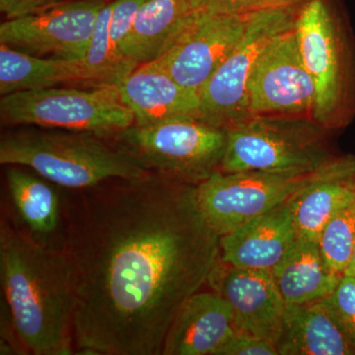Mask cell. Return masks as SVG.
<instances>
[{
    "label": "cell",
    "mask_w": 355,
    "mask_h": 355,
    "mask_svg": "<svg viewBox=\"0 0 355 355\" xmlns=\"http://www.w3.org/2000/svg\"><path fill=\"white\" fill-rule=\"evenodd\" d=\"M315 103L316 88L301 57L293 27L273 38L254 64L248 88L250 116L312 118Z\"/></svg>",
    "instance_id": "8fae6325"
},
{
    "label": "cell",
    "mask_w": 355,
    "mask_h": 355,
    "mask_svg": "<svg viewBox=\"0 0 355 355\" xmlns=\"http://www.w3.org/2000/svg\"><path fill=\"white\" fill-rule=\"evenodd\" d=\"M312 173L217 171L196 186V200L205 222L221 237L288 200Z\"/></svg>",
    "instance_id": "9c48e42d"
},
{
    "label": "cell",
    "mask_w": 355,
    "mask_h": 355,
    "mask_svg": "<svg viewBox=\"0 0 355 355\" xmlns=\"http://www.w3.org/2000/svg\"><path fill=\"white\" fill-rule=\"evenodd\" d=\"M318 241L327 268L345 275L355 243V196L327 222Z\"/></svg>",
    "instance_id": "cb8c5ba5"
},
{
    "label": "cell",
    "mask_w": 355,
    "mask_h": 355,
    "mask_svg": "<svg viewBox=\"0 0 355 355\" xmlns=\"http://www.w3.org/2000/svg\"><path fill=\"white\" fill-rule=\"evenodd\" d=\"M106 137L71 130H19L0 141V163L30 168L51 184L85 190L114 179L150 174Z\"/></svg>",
    "instance_id": "3957f363"
},
{
    "label": "cell",
    "mask_w": 355,
    "mask_h": 355,
    "mask_svg": "<svg viewBox=\"0 0 355 355\" xmlns=\"http://www.w3.org/2000/svg\"><path fill=\"white\" fill-rule=\"evenodd\" d=\"M306 0H261L263 7H298Z\"/></svg>",
    "instance_id": "f546056e"
},
{
    "label": "cell",
    "mask_w": 355,
    "mask_h": 355,
    "mask_svg": "<svg viewBox=\"0 0 355 355\" xmlns=\"http://www.w3.org/2000/svg\"><path fill=\"white\" fill-rule=\"evenodd\" d=\"M216 355H279L277 347L256 336L235 333Z\"/></svg>",
    "instance_id": "83f0119b"
},
{
    "label": "cell",
    "mask_w": 355,
    "mask_h": 355,
    "mask_svg": "<svg viewBox=\"0 0 355 355\" xmlns=\"http://www.w3.org/2000/svg\"><path fill=\"white\" fill-rule=\"evenodd\" d=\"M6 184L23 228L37 241L58 247L53 238L64 230L62 202L51 182L21 166H9Z\"/></svg>",
    "instance_id": "ffe728a7"
},
{
    "label": "cell",
    "mask_w": 355,
    "mask_h": 355,
    "mask_svg": "<svg viewBox=\"0 0 355 355\" xmlns=\"http://www.w3.org/2000/svg\"><path fill=\"white\" fill-rule=\"evenodd\" d=\"M195 10L218 15L242 16L263 8L261 0H189Z\"/></svg>",
    "instance_id": "4316f807"
},
{
    "label": "cell",
    "mask_w": 355,
    "mask_h": 355,
    "mask_svg": "<svg viewBox=\"0 0 355 355\" xmlns=\"http://www.w3.org/2000/svg\"><path fill=\"white\" fill-rule=\"evenodd\" d=\"M355 196V156H334L291 198L299 236L319 240L331 216Z\"/></svg>",
    "instance_id": "e0dca14e"
},
{
    "label": "cell",
    "mask_w": 355,
    "mask_h": 355,
    "mask_svg": "<svg viewBox=\"0 0 355 355\" xmlns=\"http://www.w3.org/2000/svg\"><path fill=\"white\" fill-rule=\"evenodd\" d=\"M1 310L22 354L70 355L76 288L64 247L37 241L6 214L0 219Z\"/></svg>",
    "instance_id": "7a4b0ae2"
},
{
    "label": "cell",
    "mask_w": 355,
    "mask_h": 355,
    "mask_svg": "<svg viewBox=\"0 0 355 355\" xmlns=\"http://www.w3.org/2000/svg\"><path fill=\"white\" fill-rule=\"evenodd\" d=\"M235 333L230 305L216 291H198L173 321L162 355H216Z\"/></svg>",
    "instance_id": "2e32d148"
},
{
    "label": "cell",
    "mask_w": 355,
    "mask_h": 355,
    "mask_svg": "<svg viewBox=\"0 0 355 355\" xmlns=\"http://www.w3.org/2000/svg\"><path fill=\"white\" fill-rule=\"evenodd\" d=\"M51 6V0H0V10L6 19L21 17Z\"/></svg>",
    "instance_id": "f1b7e54d"
},
{
    "label": "cell",
    "mask_w": 355,
    "mask_h": 355,
    "mask_svg": "<svg viewBox=\"0 0 355 355\" xmlns=\"http://www.w3.org/2000/svg\"><path fill=\"white\" fill-rule=\"evenodd\" d=\"M291 198L220 237L226 265L272 272L297 238Z\"/></svg>",
    "instance_id": "5bb4252c"
},
{
    "label": "cell",
    "mask_w": 355,
    "mask_h": 355,
    "mask_svg": "<svg viewBox=\"0 0 355 355\" xmlns=\"http://www.w3.org/2000/svg\"><path fill=\"white\" fill-rule=\"evenodd\" d=\"M69 1V0H53V6L55 4L62 3V2Z\"/></svg>",
    "instance_id": "1f68e13d"
},
{
    "label": "cell",
    "mask_w": 355,
    "mask_h": 355,
    "mask_svg": "<svg viewBox=\"0 0 355 355\" xmlns=\"http://www.w3.org/2000/svg\"><path fill=\"white\" fill-rule=\"evenodd\" d=\"M272 272L286 305L305 304L326 297L343 275L327 268L318 240L299 235Z\"/></svg>",
    "instance_id": "44dd1931"
},
{
    "label": "cell",
    "mask_w": 355,
    "mask_h": 355,
    "mask_svg": "<svg viewBox=\"0 0 355 355\" xmlns=\"http://www.w3.org/2000/svg\"><path fill=\"white\" fill-rule=\"evenodd\" d=\"M81 81L94 84V77L83 60L35 57L0 44L1 96L55 87L60 83Z\"/></svg>",
    "instance_id": "7402d4cb"
},
{
    "label": "cell",
    "mask_w": 355,
    "mask_h": 355,
    "mask_svg": "<svg viewBox=\"0 0 355 355\" xmlns=\"http://www.w3.org/2000/svg\"><path fill=\"white\" fill-rule=\"evenodd\" d=\"M74 191L62 202V245L73 270L76 349L162 355L178 313L221 261L196 186L150 173Z\"/></svg>",
    "instance_id": "6da1fadb"
},
{
    "label": "cell",
    "mask_w": 355,
    "mask_h": 355,
    "mask_svg": "<svg viewBox=\"0 0 355 355\" xmlns=\"http://www.w3.org/2000/svg\"><path fill=\"white\" fill-rule=\"evenodd\" d=\"M116 86L135 116V125L198 118L200 95L178 83L156 62L139 64Z\"/></svg>",
    "instance_id": "9a60e30c"
},
{
    "label": "cell",
    "mask_w": 355,
    "mask_h": 355,
    "mask_svg": "<svg viewBox=\"0 0 355 355\" xmlns=\"http://www.w3.org/2000/svg\"><path fill=\"white\" fill-rule=\"evenodd\" d=\"M320 302L355 347V277L345 273L336 288Z\"/></svg>",
    "instance_id": "d4e9b609"
},
{
    "label": "cell",
    "mask_w": 355,
    "mask_h": 355,
    "mask_svg": "<svg viewBox=\"0 0 355 355\" xmlns=\"http://www.w3.org/2000/svg\"><path fill=\"white\" fill-rule=\"evenodd\" d=\"M144 2L146 0H114L113 1V10H112L111 22H110V38H111L114 53L121 60H128L123 57L121 50L125 40L132 31L137 14Z\"/></svg>",
    "instance_id": "484cf974"
},
{
    "label": "cell",
    "mask_w": 355,
    "mask_h": 355,
    "mask_svg": "<svg viewBox=\"0 0 355 355\" xmlns=\"http://www.w3.org/2000/svg\"><path fill=\"white\" fill-rule=\"evenodd\" d=\"M298 7H263L250 14L241 39L200 90L198 120L227 130L249 118L254 64L273 38L294 27Z\"/></svg>",
    "instance_id": "ba28073f"
},
{
    "label": "cell",
    "mask_w": 355,
    "mask_h": 355,
    "mask_svg": "<svg viewBox=\"0 0 355 355\" xmlns=\"http://www.w3.org/2000/svg\"><path fill=\"white\" fill-rule=\"evenodd\" d=\"M249 15H218L196 10L171 48L154 62L178 83L200 95L241 39Z\"/></svg>",
    "instance_id": "7c38bea8"
},
{
    "label": "cell",
    "mask_w": 355,
    "mask_h": 355,
    "mask_svg": "<svg viewBox=\"0 0 355 355\" xmlns=\"http://www.w3.org/2000/svg\"><path fill=\"white\" fill-rule=\"evenodd\" d=\"M107 0H69L0 25V44L35 57L83 60Z\"/></svg>",
    "instance_id": "30bf717a"
},
{
    "label": "cell",
    "mask_w": 355,
    "mask_h": 355,
    "mask_svg": "<svg viewBox=\"0 0 355 355\" xmlns=\"http://www.w3.org/2000/svg\"><path fill=\"white\" fill-rule=\"evenodd\" d=\"M324 130L310 116H249L227 128L220 171H316L334 157Z\"/></svg>",
    "instance_id": "5b68a950"
},
{
    "label": "cell",
    "mask_w": 355,
    "mask_h": 355,
    "mask_svg": "<svg viewBox=\"0 0 355 355\" xmlns=\"http://www.w3.org/2000/svg\"><path fill=\"white\" fill-rule=\"evenodd\" d=\"M294 30L316 88L312 119L326 130L342 128L355 108L354 55L345 25L331 0H306Z\"/></svg>",
    "instance_id": "277c9868"
},
{
    "label": "cell",
    "mask_w": 355,
    "mask_h": 355,
    "mask_svg": "<svg viewBox=\"0 0 355 355\" xmlns=\"http://www.w3.org/2000/svg\"><path fill=\"white\" fill-rule=\"evenodd\" d=\"M0 116L10 125L93 133L112 137L135 123L116 85L91 90L57 87L19 91L0 99Z\"/></svg>",
    "instance_id": "52a82bcc"
},
{
    "label": "cell",
    "mask_w": 355,
    "mask_h": 355,
    "mask_svg": "<svg viewBox=\"0 0 355 355\" xmlns=\"http://www.w3.org/2000/svg\"><path fill=\"white\" fill-rule=\"evenodd\" d=\"M112 137L146 171L198 186L220 171L227 130L181 118L150 125L133 123Z\"/></svg>",
    "instance_id": "8992f818"
},
{
    "label": "cell",
    "mask_w": 355,
    "mask_h": 355,
    "mask_svg": "<svg viewBox=\"0 0 355 355\" xmlns=\"http://www.w3.org/2000/svg\"><path fill=\"white\" fill-rule=\"evenodd\" d=\"M275 347L280 355H355V347L320 300L286 305Z\"/></svg>",
    "instance_id": "d6986e66"
},
{
    "label": "cell",
    "mask_w": 355,
    "mask_h": 355,
    "mask_svg": "<svg viewBox=\"0 0 355 355\" xmlns=\"http://www.w3.org/2000/svg\"><path fill=\"white\" fill-rule=\"evenodd\" d=\"M209 286L230 305L236 333L277 345L286 303L272 272L235 268L221 261Z\"/></svg>",
    "instance_id": "4fadbf2b"
},
{
    "label": "cell",
    "mask_w": 355,
    "mask_h": 355,
    "mask_svg": "<svg viewBox=\"0 0 355 355\" xmlns=\"http://www.w3.org/2000/svg\"><path fill=\"white\" fill-rule=\"evenodd\" d=\"M113 1L108 2L99 12L94 33L83 60L94 77L95 86L118 85L123 79L139 67L121 60L114 53L110 38Z\"/></svg>",
    "instance_id": "603a6c76"
},
{
    "label": "cell",
    "mask_w": 355,
    "mask_h": 355,
    "mask_svg": "<svg viewBox=\"0 0 355 355\" xmlns=\"http://www.w3.org/2000/svg\"><path fill=\"white\" fill-rule=\"evenodd\" d=\"M195 11L189 0H146L123 44V57L137 65L157 60L171 48Z\"/></svg>",
    "instance_id": "ac0fdd59"
},
{
    "label": "cell",
    "mask_w": 355,
    "mask_h": 355,
    "mask_svg": "<svg viewBox=\"0 0 355 355\" xmlns=\"http://www.w3.org/2000/svg\"><path fill=\"white\" fill-rule=\"evenodd\" d=\"M345 275H354L355 277V243L354 250H352V258H350L349 266L345 270Z\"/></svg>",
    "instance_id": "4dcf8cb0"
}]
</instances>
